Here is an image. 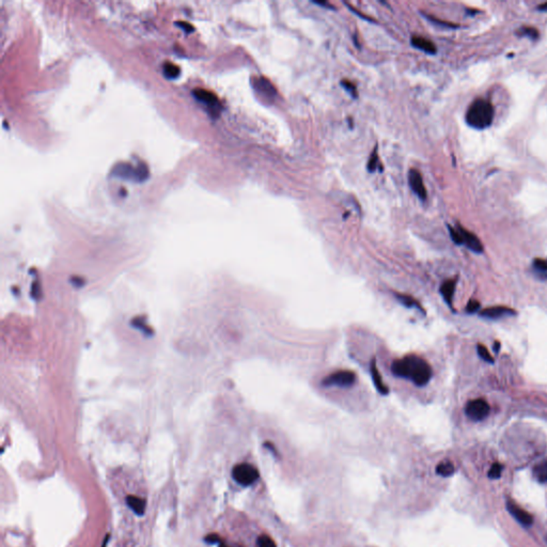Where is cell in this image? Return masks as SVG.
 I'll return each mask as SVG.
<instances>
[{"instance_id":"cell-1","label":"cell","mask_w":547,"mask_h":547,"mask_svg":"<svg viewBox=\"0 0 547 547\" xmlns=\"http://www.w3.org/2000/svg\"><path fill=\"white\" fill-rule=\"evenodd\" d=\"M392 372L395 376L408 379L419 387L426 386L432 377L430 364L417 355H407L395 360L392 364Z\"/></svg>"},{"instance_id":"cell-2","label":"cell","mask_w":547,"mask_h":547,"mask_svg":"<svg viewBox=\"0 0 547 547\" xmlns=\"http://www.w3.org/2000/svg\"><path fill=\"white\" fill-rule=\"evenodd\" d=\"M494 119L493 105L485 98H477L467 110L466 121L474 128L483 129L492 124Z\"/></svg>"},{"instance_id":"cell-3","label":"cell","mask_w":547,"mask_h":547,"mask_svg":"<svg viewBox=\"0 0 547 547\" xmlns=\"http://www.w3.org/2000/svg\"><path fill=\"white\" fill-rule=\"evenodd\" d=\"M232 476L239 484L243 486H249L259 479V472L254 466L243 463L233 468Z\"/></svg>"},{"instance_id":"cell-4","label":"cell","mask_w":547,"mask_h":547,"mask_svg":"<svg viewBox=\"0 0 547 547\" xmlns=\"http://www.w3.org/2000/svg\"><path fill=\"white\" fill-rule=\"evenodd\" d=\"M113 173L117 176L123 178H133L136 181H143L148 176V169L144 165H140L137 168L129 164H119L115 167Z\"/></svg>"},{"instance_id":"cell-5","label":"cell","mask_w":547,"mask_h":547,"mask_svg":"<svg viewBox=\"0 0 547 547\" xmlns=\"http://www.w3.org/2000/svg\"><path fill=\"white\" fill-rule=\"evenodd\" d=\"M356 382V375L352 371H337L327 375L322 381V385L325 387L336 386V387H351Z\"/></svg>"},{"instance_id":"cell-6","label":"cell","mask_w":547,"mask_h":547,"mask_svg":"<svg viewBox=\"0 0 547 547\" xmlns=\"http://www.w3.org/2000/svg\"><path fill=\"white\" fill-rule=\"evenodd\" d=\"M465 412L467 417L473 421H481L489 414V405L483 399L472 400L467 403Z\"/></svg>"},{"instance_id":"cell-7","label":"cell","mask_w":547,"mask_h":547,"mask_svg":"<svg viewBox=\"0 0 547 547\" xmlns=\"http://www.w3.org/2000/svg\"><path fill=\"white\" fill-rule=\"evenodd\" d=\"M456 229L457 231H459V234L461 237L462 245H465L468 249H471L477 253H481L483 251V246H482L481 241H480L473 232L466 230L462 226H457Z\"/></svg>"},{"instance_id":"cell-8","label":"cell","mask_w":547,"mask_h":547,"mask_svg":"<svg viewBox=\"0 0 547 547\" xmlns=\"http://www.w3.org/2000/svg\"><path fill=\"white\" fill-rule=\"evenodd\" d=\"M507 509H508L510 514L513 517H514L520 525H523V526L529 527L532 525V523H533L532 516L529 514L527 511H525L523 508L518 507L515 504V502L508 500L507 501Z\"/></svg>"},{"instance_id":"cell-9","label":"cell","mask_w":547,"mask_h":547,"mask_svg":"<svg viewBox=\"0 0 547 547\" xmlns=\"http://www.w3.org/2000/svg\"><path fill=\"white\" fill-rule=\"evenodd\" d=\"M408 182L414 192L421 200L427 199V189L424 187L422 176L420 172L416 169H411L408 173Z\"/></svg>"},{"instance_id":"cell-10","label":"cell","mask_w":547,"mask_h":547,"mask_svg":"<svg viewBox=\"0 0 547 547\" xmlns=\"http://www.w3.org/2000/svg\"><path fill=\"white\" fill-rule=\"evenodd\" d=\"M194 94L199 100L204 103L212 111H215V113L218 114L220 105H219V100L215 94L211 93L206 90H203V89H197V90L194 91Z\"/></svg>"},{"instance_id":"cell-11","label":"cell","mask_w":547,"mask_h":547,"mask_svg":"<svg viewBox=\"0 0 547 547\" xmlns=\"http://www.w3.org/2000/svg\"><path fill=\"white\" fill-rule=\"evenodd\" d=\"M514 315H515L514 310H512V309L507 308V307H501V306L490 307V308L484 309V310H482L481 312H480V316H481L482 318L489 319V320H497V319H501L504 317L514 316Z\"/></svg>"},{"instance_id":"cell-12","label":"cell","mask_w":547,"mask_h":547,"mask_svg":"<svg viewBox=\"0 0 547 547\" xmlns=\"http://www.w3.org/2000/svg\"><path fill=\"white\" fill-rule=\"evenodd\" d=\"M370 373H371V377H372V381H373V384H374V387L376 388L377 392L383 395V396H387L389 394V389L388 387L384 384L383 382V378H382V375L379 374L378 370H377V366H376V360L375 358H373L371 360V363H370Z\"/></svg>"},{"instance_id":"cell-13","label":"cell","mask_w":547,"mask_h":547,"mask_svg":"<svg viewBox=\"0 0 547 547\" xmlns=\"http://www.w3.org/2000/svg\"><path fill=\"white\" fill-rule=\"evenodd\" d=\"M254 88H255L256 91H258L259 93H261L262 95L266 96L267 98H273L277 94L276 89L264 77H260V78H258V80H255Z\"/></svg>"},{"instance_id":"cell-14","label":"cell","mask_w":547,"mask_h":547,"mask_svg":"<svg viewBox=\"0 0 547 547\" xmlns=\"http://www.w3.org/2000/svg\"><path fill=\"white\" fill-rule=\"evenodd\" d=\"M456 281V279H450V280L445 281L440 286V294L442 295L444 300L447 303L449 307H452V299L455 291Z\"/></svg>"},{"instance_id":"cell-15","label":"cell","mask_w":547,"mask_h":547,"mask_svg":"<svg viewBox=\"0 0 547 547\" xmlns=\"http://www.w3.org/2000/svg\"><path fill=\"white\" fill-rule=\"evenodd\" d=\"M410 43H411V45L414 47H416L418 49H421V50L426 51V53H429V54H435L437 50L436 46L434 45L433 42H431L430 40L424 39V38H421V37H417V36L411 37Z\"/></svg>"},{"instance_id":"cell-16","label":"cell","mask_w":547,"mask_h":547,"mask_svg":"<svg viewBox=\"0 0 547 547\" xmlns=\"http://www.w3.org/2000/svg\"><path fill=\"white\" fill-rule=\"evenodd\" d=\"M126 504L127 506L134 511V513L137 515H142L146 510V501L142 498H139L137 496L129 495L126 497Z\"/></svg>"},{"instance_id":"cell-17","label":"cell","mask_w":547,"mask_h":547,"mask_svg":"<svg viewBox=\"0 0 547 547\" xmlns=\"http://www.w3.org/2000/svg\"><path fill=\"white\" fill-rule=\"evenodd\" d=\"M532 267L540 279H547V259H535Z\"/></svg>"},{"instance_id":"cell-18","label":"cell","mask_w":547,"mask_h":547,"mask_svg":"<svg viewBox=\"0 0 547 547\" xmlns=\"http://www.w3.org/2000/svg\"><path fill=\"white\" fill-rule=\"evenodd\" d=\"M454 465L449 461H444L436 467V473L441 477H450L454 474Z\"/></svg>"},{"instance_id":"cell-19","label":"cell","mask_w":547,"mask_h":547,"mask_svg":"<svg viewBox=\"0 0 547 547\" xmlns=\"http://www.w3.org/2000/svg\"><path fill=\"white\" fill-rule=\"evenodd\" d=\"M396 298L400 301L402 305L407 307V308H417V309L422 310L420 305L418 304V301L415 298H412L411 296H409V295L396 294Z\"/></svg>"},{"instance_id":"cell-20","label":"cell","mask_w":547,"mask_h":547,"mask_svg":"<svg viewBox=\"0 0 547 547\" xmlns=\"http://www.w3.org/2000/svg\"><path fill=\"white\" fill-rule=\"evenodd\" d=\"M164 73L167 78H171L174 80L178 75H180V69L178 66L172 64V63H165L164 65Z\"/></svg>"},{"instance_id":"cell-21","label":"cell","mask_w":547,"mask_h":547,"mask_svg":"<svg viewBox=\"0 0 547 547\" xmlns=\"http://www.w3.org/2000/svg\"><path fill=\"white\" fill-rule=\"evenodd\" d=\"M477 351H478V355L481 357V358L486 361V362H489V363H493L494 362V358L492 357V355L489 354V352L487 351V349L484 347V345L482 344H478L477 345Z\"/></svg>"},{"instance_id":"cell-22","label":"cell","mask_w":547,"mask_h":547,"mask_svg":"<svg viewBox=\"0 0 547 547\" xmlns=\"http://www.w3.org/2000/svg\"><path fill=\"white\" fill-rule=\"evenodd\" d=\"M501 473H502V465L499 463H494L492 467L489 468L487 476L489 479H498L501 476Z\"/></svg>"},{"instance_id":"cell-23","label":"cell","mask_w":547,"mask_h":547,"mask_svg":"<svg viewBox=\"0 0 547 547\" xmlns=\"http://www.w3.org/2000/svg\"><path fill=\"white\" fill-rule=\"evenodd\" d=\"M258 547H277L274 540L269 535H261L258 539Z\"/></svg>"},{"instance_id":"cell-24","label":"cell","mask_w":547,"mask_h":547,"mask_svg":"<svg viewBox=\"0 0 547 547\" xmlns=\"http://www.w3.org/2000/svg\"><path fill=\"white\" fill-rule=\"evenodd\" d=\"M376 151H377V148H375L374 151L371 153V158L369 160V163H368V170H369L370 172H374L378 164V156H377Z\"/></svg>"},{"instance_id":"cell-25","label":"cell","mask_w":547,"mask_h":547,"mask_svg":"<svg viewBox=\"0 0 547 547\" xmlns=\"http://www.w3.org/2000/svg\"><path fill=\"white\" fill-rule=\"evenodd\" d=\"M519 32L524 36H528V37H531V38H538V36H539L538 30L532 28V27H523V28L519 29Z\"/></svg>"},{"instance_id":"cell-26","label":"cell","mask_w":547,"mask_h":547,"mask_svg":"<svg viewBox=\"0 0 547 547\" xmlns=\"http://www.w3.org/2000/svg\"><path fill=\"white\" fill-rule=\"evenodd\" d=\"M341 85L342 87L347 90L348 92H350L352 94L353 97H357V92H356V86H354L351 82L349 81H342L341 82Z\"/></svg>"},{"instance_id":"cell-27","label":"cell","mask_w":547,"mask_h":547,"mask_svg":"<svg viewBox=\"0 0 547 547\" xmlns=\"http://www.w3.org/2000/svg\"><path fill=\"white\" fill-rule=\"evenodd\" d=\"M480 308V303L478 300H470L467 304V307H466V312L467 314H475V312H477Z\"/></svg>"},{"instance_id":"cell-28","label":"cell","mask_w":547,"mask_h":547,"mask_svg":"<svg viewBox=\"0 0 547 547\" xmlns=\"http://www.w3.org/2000/svg\"><path fill=\"white\" fill-rule=\"evenodd\" d=\"M204 541L209 544H216V543H219L220 542V538L219 535L216 534V533H211L209 535H206V537L204 538Z\"/></svg>"},{"instance_id":"cell-29","label":"cell","mask_w":547,"mask_h":547,"mask_svg":"<svg viewBox=\"0 0 547 547\" xmlns=\"http://www.w3.org/2000/svg\"><path fill=\"white\" fill-rule=\"evenodd\" d=\"M176 24L178 25V27H181L182 29H184V30H185V31H186L187 33H189V32H192V31H194V27H193V26H192L191 24H188V23H184V21H180V23H176Z\"/></svg>"},{"instance_id":"cell-30","label":"cell","mask_w":547,"mask_h":547,"mask_svg":"<svg viewBox=\"0 0 547 547\" xmlns=\"http://www.w3.org/2000/svg\"><path fill=\"white\" fill-rule=\"evenodd\" d=\"M539 474L543 475V477L547 480V462L543 466L539 467Z\"/></svg>"},{"instance_id":"cell-31","label":"cell","mask_w":547,"mask_h":547,"mask_svg":"<svg viewBox=\"0 0 547 547\" xmlns=\"http://www.w3.org/2000/svg\"><path fill=\"white\" fill-rule=\"evenodd\" d=\"M314 4H316V5H318V6H322V7H326V8L333 9L332 6H330V5L327 4V3H324V2H314Z\"/></svg>"},{"instance_id":"cell-32","label":"cell","mask_w":547,"mask_h":547,"mask_svg":"<svg viewBox=\"0 0 547 547\" xmlns=\"http://www.w3.org/2000/svg\"><path fill=\"white\" fill-rule=\"evenodd\" d=\"M499 350H500V343H499L498 341H496V342L494 343V351L496 352V354H498V353H499Z\"/></svg>"},{"instance_id":"cell-33","label":"cell","mask_w":547,"mask_h":547,"mask_svg":"<svg viewBox=\"0 0 547 547\" xmlns=\"http://www.w3.org/2000/svg\"><path fill=\"white\" fill-rule=\"evenodd\" d=\"M538 9H539V10H547V3H544L543 5L539 6Z\"/></svg>"},{"instance_id":"cell-34","label":"cell","mask_w":547,"mask_h":547,"mask_svg":"<svg viewBox=\"0 0 547 547\" xmlns=\"http://www.w3.org/2000/svg\"><path fill=\"white\" fill-rule=\"evenodd\" d=\"M108 538H109V535H107V537H106V539H105V541H104L102 547H106V545H107V543H108Z\"/></svg>"},{"instance_id":"cell-35","label":"cell","mask_w":547,"mask_h":547,"mask_svg":"<svg viewBox=\"0 0 547 547\" xmlns=\"http://www.w3.org/2000/svg\"><path fill=\"white\" fill-rule=\"evenodd\" d=\"M219 547H230V546H228V545L225 544V543H220V544H219Z\"/></svg>"}]
</instances>
